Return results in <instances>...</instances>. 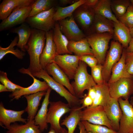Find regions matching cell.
<instances>
[{
    "label": "cell",
    "mask_w": 133,
    "mask_h": 133,
    "mask_svg": "<svg viewBox=\"0 0 133 133\" xmlns=\"http://www.w3.org/2000/svg\"><path fill=\"white\" fill-rule=\"evenodd\" d=\"M94 87L96 94L93 104L90 106H100L104 107L107 104L111 97L108 83L105 82L102 85L96 84Z\"/></svg>",
    "instance_id": "obj_30"
},
{
    "label": "cell",
    "mask_w": 133,
    "mask_h": 133,
    "mask_svg": "<svg viewBox=\"0 0 133 133\" xmlns=\"http://www.w3.org/2000/svg\"><path fill=\"white\" fill-rule=\"evenodd\" d=\"M80 118L81 121H86L90 123L105 126L113 130L103 106H90L84 108L81 112Z\"/></svg>",
    "instance_id": "obj_8"
},
{
    "label": "cell",
    "mask_w": 133,
    "mask_h": 133,
    "mask_svg": "<svg viewBox=\"0 0 133 133\" xmlns=\"http://www.w3.org/2000/svg\"><path fill=\"white\" fill-rule=\"evenodd\" d=\"M52 89L50 87L46 91L45 98L42 102L41 107L37 113L34 119L36 125L38 126L41 132L47 129V121L48 106L50 104L49 97Z\"/></svg>",
    "instance_id": "obj_21"
},
{
    "label": "cell",
    "mask_w": 133,
    "mask_h": 133,
    "mask_svg": "<svg viewBox=\"0 0 133 133\" xmlns=\"http://www.w3.org/2000/svg\"><path fill=\"white\" fill-rule=\"evenodd\" d=\"M0 81L10 92H13L24 87L14 83L8 78L6 72L0 71Z\"/></svg>",
    "instance_id": "obj_39"
},
{
    "label": "cell",
    "mask_w": 133,
    "mask_h": 133,
    "mask_svg": "<svg viewBox=\"0 0 133 133\" xmlns=\"http://www.w3.org/2000/svg\"><path fill=\"white\" fill-rule=\"evenodd\" d=\"M18 37L16 36L9 45L5 48L0 46V60H1L7 54L10 53L13 54L18 59H22L25 54L24 52L18 49H15L14 47L17 45Z\"/></svg>",
    "instance_id": "obj_35"
},
{
    "label": "cell",
    "mask_w": 133,
    "mask_h": 133,
    "mask_svg": "<svg viewBox=\"0 0 133 133\" xmlns=\"http://www.w3.org/2000/svg\"><path fill=\"white\" fill-rule=\"evenodd\" d=\"M53 32L52 29L46 32L45 45L40 59L41 67L44 69L48 64L53 62L57 55L56 47L53 40Z\"/></svg>",
    "instance_id": "obj_15"
},
{
    "label": "cell",
    "mask_w": 133,
    "mask_h": 133,
    "mask_svg": "<svg viewBox=\"0 0 133 133\" xmlns=\"http://www.w3.org/2000/svg\"><path fill=\"white\" fill-rule=\"evenodd\" d=\"M80 56L71 54L57 55L53 62L56 63L69 79H74L78 67Z\"/></svg>",
    "instance_id": "obj_12"
},
{
    "label": "cell",
    "mask_w": 133,
    "mask_h": 133,
    "mask_svg": "<svg viewBox=\"0 0 133 133\" xmlns=\"http://www.w3.org/2000/svg\"><path fill=\"white\" fill-rule=\"evenodd\" d=\"M30 72L34 77L43 79L49 87L66 100L71 108L81 104V99L72 95L64 86L55 81L45 69H42L36 72Z\"/></svg>",
    "instance_id": "obj_2"
},
{
    "label": "cell",
    "mask_w": 133,
    "mask_h": 133,
    "mask_svg": "<svg viewBox=\"0 0 133 133\" xmlns=\"http://www.w3.org/2000/svg\"><path fill=\"white\" fill-rule=\"evenodd\" d=\"M84 109L82 106L71 108L69 115L65 117L60 123L67 129L68 133H74L77 125L80 121L81 112Z\"/></svg>",
    "instance_id": "obj_28"
},
{
    "label": "cell",
    "mask_w": 133,
    "mask_h": 133,
    "mask_svg": "<svg viewBox=\"0 0 133 133\" xmlns=\"http://www.w3.org/2000/svg\"><path fill=\"white\" fill-rule=\"evenodd\" d=\"M25 110L15 111L5 108L3 103H0V125L3 128L9 127L12 123L17 121L26 123L28 120L22 117Z\"/></svg>",
    "instance_id": "obj_17"
},
{
    "label": "cell",
    "mask_w": 133,
    "mask_h": 133,
    "mask_svg": "<svg viewBox=\"0 0 133 133\" xmlns=\"http://www.w3.org/2000/svg\"><path fill=\"white\" fill-rule=\"evenodd\" d=\"M19 71L21 73L29 75L33 79V82L31 85L27 87H23L12 92L9 95L10 97L12 98V100L19 99L23 96L29 95L41 91H46L49 87L45 82L41 81L32 75L28 68H22L19 70Z\"/></svg>",
    "instance_id": "obj_11"
},
{
    "label": "cell",
    "mask_w": 133,
    "mask_h": 133,
    "mask_svg": "<svg viewBox=\"0 0 133 133\" xmlns=\"http://www.w3.org/2000/svg\"><path fill=\"white\" fill-rule=\"evenodd\" d=\"M68 49L70 52L79 56L86 55H94L87 39L85 37L78 41H69Z\"/></svg>",
    "instance_id": "obj_26"
},
{
    "label": "cell",
    "mask_w": 133,
    "mask_h": 133,
    "mask_svg": "<svg viewBox=\"0 0 133 133\" xmlns=\"http://www.w3.org/2000/svg\"><path fill=\"white\" fill-rule=\"evenodd\" d=\"M84 125L86 133H118L108 127L100 125L90 123L86 121H81Z\"/></svg>",
    "instance_id": "obj_37"
},
{
    "label": "cell",
    "mask_w": 133,
    "mask_h": 133,
    "mask_svg": "<svg viewBox=\"0 0 133 133\" xmlns=\"http://www.w3.org/2000/svg\"><path fill=\"white\" fill-rule=\"evenodd\" d=\"M55 1L53 0H35L32 4L31 10L29 17L34 16L54 7Z\"/></svg>",
    "instance_id": "obj_34"
},
{
    "label": "cell",
    "mask_w": 133,
    "mask_h": 133,
    "mask_svg": "<svg viewBox=\"0 0 133 133\" xmlns=\"http://www.w3.org/2000/svg\"><path fill=\"white\" fill-rule=\"evenodd\" d=\"M45 40L46 32L32 29L26 48L30 57V63L28 69L31 73L42 69L40 64V59L45 46Z\"/></svg>",
    "instance_id": "obj_1"
},
{
    "label": "cell",
    "mask_w": 133,
    "mask_h": 133,
    "mask_svg": "<svg viewBox=\"0 0 133 133\" xmlns=\"http://www.w3.org/2000/svg\"><path fill=\"white\" fill-rule=\"evenodd\" d=\"M125 64L128 72L133 75V52H128L126 51Z\"/></svg>",
    "instance_id": "obj_42"
},
{
    "label": "cell",
    "mask_w": 133,
    "mask_h": 133,
    "mask_svg": "<svg viewBox=\"0 0 133 133\" xmlns=\"http://www.w3.org/2000/svg\"><path fill=\"white\" fill-rule=\"evenodd\" d=\"M47 113V121L50 126V129L61 133L66 129L61 126L60 120L64 115L70 112L71 108L69 105L61 101L50 102Z\"/></svg>",
    "instance_id": "obj_5"
},
{
    "label": "cell",
    "mask_w": 133,
    "mask_h": 133,
    "mask_svg": "<svg viewBox=\"0 0 133 133\" xmlns=\"http://www.w3.org/2000/svg\"><path fill=\"white\" fill-rule=\"evenodd\" d=\"M6 133H41L38 126L35 125L34 119L28 120L26 123L20 124L13 123L8 127Z\"/></svg>",
    "instance_id": "obj_29"
},
{
    "label": "cell",
    "mask_w": 133,
    "mask_h": 133,
    "mask_svg": "<svg viewBox=\"0 0 133 133\" xmlns=\"http://www.w3.org/2000/svg\"><path fill=\"white\" fill-rule=\"evenodd\" d=\"M58 21L61 31L69 41H78L85 38L72 16Z\"/></svg>",
    "instance_id": "obj_14"
},
{
    "label": "cell",
    "mask_w": 133,
    "mask_h": 133,
    "mask_svg": "<svg viewBox=\"0 0 133 133\" xmlns=\"http://www.w3.org/2000/svg\"><path fill=\"white\" fill-rule=\"evenodd\" d=\"M80 60L85 63L91 68L98 64V60L94 55H86L80 56Z\"/></svg>",
    "instance_id": "obj_41"
},
{
    "label": "cell",
    "mask_w": 133,
    "mask_h": 133,
    "mask_svg": "<svg viewBox=\"0 0 133 133\" xmlns=\"http://www.w3.org/2000/svg\"><path fill=\"white\" fill-rule=\"evenodd\" d=\"M103 107L113 130L118 132L122 113L118 99L111 97L107 104Z\"/></svg>",
    "instance_id": "obj_16"
},
{
    "label": "cell",
    "mask_w": 133,
    "mask_h": 133,
    "mask_svg": "<svg viewBox=\"0 0 133 133\" xmlns=\"http://www.w3.org/2000/svg\"></svg>",
    "instance_id": "obj_55"
},
{
    "label": "cell",
    "mask_w": 133,
    "mask_h": 133,
    "mask_svg": "<svg viewBox=\"0 0 133 133\" xmlns=\"http://www.w3.org/2000/svg\"><path fill=\"white\" fill-rule=\"evenodd\" d=\"M130 103L132 105L133 107V97H131Z\"/></svg>",
    "instance_id": "obj_52"
},
{
    "label": "cell",
    "mask_w": 133,
    "mask_h": 133,
    "mask_svg": "<svg viewBox=\"0 0 133 133\" xmlns=\"http://www.w3.org/2000/svg\"><path fill=\"white\" fill-rule=\"evenodd\" d=\"M118 20L129 29L133 27V5L131 3L125 14Z\"/></svg>",
    "instance_id": "obj_38"
},
{
    "label": "cell",
    "mask_w": 133,
    "mask_h": 133,
    "mask_svg": "<svg viewBox=\"0 0 133 133\" xmlns=\"http://www.w3.org/2000/svg\"><path fill=\"white\" fill-rule=\"evenodd\" d=\"M86 0H80L66 7H58L54 15L53 19L55 22L65 19L72 16L74 11L79 6L83 4Z\"/></svg>",
    "instance_id": "obj_33"
},
{
    "label": "cell",
    "mask_w": 133,
    "mask_h": 133,
    "mask_svg": "<svg viewBox=\"0 0 133 133\" xmlns=\"http://www.w3.org/2000/svg\"><path fill=\"white\" fill-rule=\"evenodd\" d=\"M78 125L80 131L79 133H86L84 127L81 121L79 123Z\"/></svg>",
    "instance_id": "obj_47"
},
{
    "label": "cell",
    "mask_w": 133,
    "mask_h": 133,
    "mask_svg": "<svg viewBox=\"0 0 133 133\" xmlns=\"http://www.w3.org/2000/svg\"><path fill=\"white\" fill-rule=\"evenodd\" d=\"M93 9L96 14L101 16L114 22H119L113 13L111 8V0H99Z\"/></svg>",
    "instance_id": "obj_31"
},
{
    "label": "cell",
    "mask_w": 133,
    "mask_h": 133,
    "mask_svg": "<svg viewBox=\"0 0 133 133\" xmlns=\"http://www.w3.org/2000/svg\"><path fill=\"white\" fill-rule=\"evenodd\" d=\"M32 4L14 10L0 24V31L8 29L25 22L29 16Z\"/></svg>",
    "instance_id": "obj_10"
},
{
    "label": "cell",
    "mask_w": 133,
    "mask_h": 133,
    "mask_svg": "<svg viewBox=\"0 0 133 133\" xmlns=\"http://www.w3.org/2000/svg\"><path fill=\"white\" fill-rule=\"evenodd\" d=\"M46 91H41L33 94L24 96L26 99L27 106L24 110L28 115V120H34L36 116L40 101L45 96Z\"/></svg>",
    "instance_id": "obj_24"
},
{
    "label": "cell",
    "mask_w": 133,
    "mask_h": 133,
    "mask_svg": "<svg viewBox=\"0 0 133 133\" xmlns=\"http://www.w3.org/2000/svg\"><path fill=\"white\" fill-rule=\"evenodd\" d=\"M126 50L127 52H133V37L132 38Z\"/></svg>",
    "instance_id": "obj_46"
},
{
    "label": "cell",
    "mask_w": 133,
    "mask_h": 133,
    "mask_svg": "<svg viewBox=\"0 0 133 133\" xmlns=\"http://www.w3.org/2000/svg\"><path fill=\"white\" fill-rule=\"evenodd\" d=\"M123 48L118 42H111L110 47L103 65L102 74L104 81L108 82L110 78L112 69L120 60Z\"/></svg>",
    "instance_id": "obj_7"
},
{
    "label": "cell",
    "mask_w": 133,
    "mask_h": 133,
    "mask_svg": "<svg viewBox=\"0 0 133 133\" xmlns=\"http://www.w3.org/2000/svg\"><path fill=\"white\" fill-rule=\"evenodd\" d=\"M98 0H86L83 4L88 7L93 8L98 3Z\"/></svg>",
    "instance_id": "obj_45"
},
{
    "label": "cell",
    "mask_w": 133,
    "mask_h": 133,
    "mask_svg": "<svg viewBox=\"0 0 133 133\" xmlns=\"http://www.w3.org/2000/svg\"><path fill=\"white\" fill-rule=\"evenodd\" d=\"M4 91H10L3 84H0V92Z\"/></svg>",
    "instance_id": "obj_49"
},
{
    "label": "cell",
    "mask_w": 133,
    "mask_h": 133,
    "mask_svg": "<svg viewBox=\"0 0 133 133\" xmlns=\"http://www.w3.org/2000/svg\"><path fill=\"white\" fill-rule=\"evenodd\" d=\"M130 4V0H111L112 11L117 19L125 14Z\"/></svg>",
    "instance_id": "obj_36"
},
{
    "label": "cell",
    "mask_w": 133,
    "mask_h": 133,
    "mask_svg": "<svg viewBox=\"0 0 133 133\" xmlns=\"http://www.w3.org/2000/svg\"><path fill=\"white\" fill-rule=\"evenodd\" d=\"M87 66L86 63L80 60L74 78V81L72 84L75 96L79 99L83 98L85 90H88L97 84L92 76L88 73Z\"/></svg>",
    "instance_id": "obj_3"
},
{
    "label": "cell",
    "mask_w": 133,
    "mask_h": 133,
    "mask_svg": "<svg viewBox=\"0 0 133 133\" xmlns=\"http://www.w3.org/2000/svg\"><path fill=\"white\" fill-rule=\"evenodd\" d=\"M102 65L98 64L95 66L91 68V76L97 84H102L105 82L102 74Z\"/></svg>",
    "instance_id": "obj_40"
},
{
    "label": "cell",
    "mask_w": 133,
    "mask_h": 133,
    "mask_svg": "<svg viewBox=\"0 0 133 133\" xmlns=\"http://www.w3.org/2000/svg\"><path fill=\"white\" fill-rule=\"evenodd\" d=\"M111 97L128 99L133 95V78H124L108 83Z\"/></svg>",
    "instance_id": "obj_9"
},
{
    "label": "cell",
    "mask_w": 133,
    "mask_h": 133,
    "mask_svg": "<svg viewBox=\"0 0 133 133\" xmlns=\"http://www.w3.org/2000/svg\"><path fill=\"white\" fill-rule=\"evenodd\" d=\"M130 1L132 5H133V0H130Z\"/></svg>",
    "instance_id": "obj_53"
},
{
    "label": "cell",
    "mask_w": 133,
    "mask_h": 133,
    "mask_svg": "<svg viewBox=\"0 0 133 133\" xmlns=\"http://www.w3.org/2000/svg\"><path fill=\"white\" fill-rule=\"evenodd\" d=\"M60 1L61 3L63 5L69 4H72L75 2L73 0H61Z\"/></svg>",
    "instance_id": "obj_48"
},
{
    "label": "cell",
    "mask_w": 133,
    "mask_h": 133,
    "mask_svg": "<svg viewBox=\"0 0 133 133\" xmlns=\"http://www.w3.org/2000/svg\"><path fill=\"white\" fill-rule=\"evenodd\" d=\"M75 17L84 30L90 28L93 24L96 14L93 8L83 4L75 10Z\"/></svg>",
    "instance_id": "obj_19"
},
{
    "label": "cell",
    "mask_w": 133,
    "mask_h": 133,
    "mask_svg": "<svg viewBox=\"0 0 133 133\" xmlns=\"http://www.w3.org/2000/svg\"><path fill=\"white\" fill-rule=\"evenodd\" d=\"M118 101L122 111L118 133H132L133 132V107L128 99L121 98Z\"/></svg>",
    "instance_id": "obj_13"
},
{
    "label": "cell",
    "mask_w": 133,
    "mask_h": 133,
    "mask_svg": "<svg viewBox=\"0 0 133 133\" xmlns=\"http://www.w3.org/2000/svg\"><path fill=\"white\" fill-rule=\"evenodd\" d=\"M56 82L65 87L72 95L75 96L72 85L67 76L58 66L54 62L48 64L45 69Z\"/></svg>",
    "instance_id": "obj_18"
},
{
    "label": "cell",
    "mask_w": 133,
    "mask_h": 133,
    "mask_svg": "<svg viewBox=\"0 0 133 133\" xmlns=\"http://www.w3.org/2000/svg\"><path fill=\"white\" fill-rule=\"evenodd\" d=\"M132 133H133V132Z\"/></svg>",
    "instance_id": "obj_54"
},
{
    "label": "cell",
    "mask_w": 133,
    "mask_h": 133,
    "mask_svg": "<svg viewBox=\"0 0 133 133\" xmlns=\"http://www.w3.org/2000/svg\"><path fill=\"white\" fill-rule=\"evenodd\" d=\"M53 31V40L56 46L57 55L72 54L68 49L69 41L61 32L57 21L56 22Z\"/></svg>",
    "instance_id": "obj_23"
},
{
    "label": "cell",
    "mask_w": 133,
    "mask_h": 133,
    "mask_svg": "<svg viewBox=\"0 0 133 133\" xmlns=\"http://www.w3.org/2000/svg\"><path fill=\"white\" fill-rule=\"evenodd\" d=\"M47 133H68V131L65 129L64 131L61 133H57L53 130L50 129V131Z\"/></svg>",
    "instance_id": "obj_50"
},
{
    "label": "cell",
    "mask_w": 133,
    "mask_h": 133,
    "mask_svg": "<svg viewBox=\"0 0 133 133\" xmlns=\"http://www.w3.org/2000/svg\"><path fill=\"white\" fill-rule=\"evenodd\" d=\"M82 98L81 99V103L84 108L92 105L93 101L87 94L84 95Z\"/></svg>",
    "instance_id": "obj_43"
},
{
    "label": "cell",
    "mask_w": 133,
    "mask_h": 133,
    "mask_svg": "<svg viewBox=\"0 0 133 133\" xmlns=\"http://www.w3.org/2000/svg\"><path fill=\"white\" fill-rule=\"evenodd\" d=\"M113 37V34L105 33L102 34L94 33L87 38L94 55L98 60V64L103 65L109 42Z\"/></svg>",
    "instance_id": "obj_4"
},
{
    "label": "cell",
    "mask_w": 133,
    "mask_h": 133,
    "mask_svg": "<svg viewBox=\"0 0 133 133\" xmlns=\"http://www.w3.org/2000/svg\"><path fill=\"white\" fill-rule=\"evenodd\" d=\"M25 22L11 30V33H16L18 35V41L17 46L24 52L26 51L27 45L31 34L32 29Z\"/></svg>",
    "instance_id": "obj_27"
},
{
    "label": "cell",
    "mask_w": 133,
    "mask_h": 133,
    "mask_svg": "<svg viewBox=\"0 0 133 133\" xmlns=\"http://www.w3.org/2000/svg\"><path fill=\"white\" fill-rule=\"evenodd\" d=\"M114 22L104 17L96 14L93 24L95 33L102 34L109 33L113 34Z\"/></svg>",
    "instance_id": "obj_32"
},
{
    "label": "cell",
    "mask_w": 133,
    "mask_h": 133,
    "mask_svg": "<svg viewBox=\"0 0 133 133\" xmlns=\"http://www.w3.org/2000/svg\"><path fill=\"white\" fill-rule=\"evenodd\" d=\"M113 37L123 48L126 49L132 38L130 29L119 21L118 22H114Z\"/></svg>",
    "instance_id": "obj_25"
},
{
    "label": "cell",
    "mask_w": 133,
    "mask_h": 133,
    "mask_svg": "<svg viewBox=\"0 0 133 133\" xmlns=\"http://www.w3.org/2000/svg\"><path fill=\"white\" fill-rule=\"evenodd\" d=\"M56 11L54 7L33 17H28L25 22L32 29L47 32L52 30L56 22L53 19Z\"/></svg>",
    "instance_id": "obj_6"
},
{
    "label": "cell",
    "mask_w": 133,
    "mask_h": 133,
    "mask_svg": "<svg viewBox=\"0 0 133 133\" xmlns=\"http://www.w3.org/2000/svg\"><path fill=\"white\" fill-rule=\"evenodd\" d=\"M35 0H3L0 4V19L6 18L15 9L32 4Z\"/></svg>",
    "instance_id": "obj_20"
},
{
    "label": "cell",
    "mask_w": 133,
    "mask_h": 133,
    "mask_svg": "<svg viewBox=\"0 0 133 133\" xmlns=\"http://www.w3.org/2000/svg\"><path fill=\"white\" fill-rule=\"evenodd\" d=\"M96 94V91L94 86L90 88L88 90L87 95L93 101L95 98Z\"/></svg>",
    "instance_id": "obj_44"
},
{
    "label": "cell",
    "mask_w": 133,
    "mask_h": 133,
    "mask_svg": "<svg viewBox=\"0 0 133 133\" xmlns=\"http://www.w3.org/2000/svg\"><path fill=\"white\" fill-rule=\"evenodd\" d=\"M126 52V49L123 48L120 60L112 69L111 74L108 83H112L124 78H133V75L129 74L126 68L125 64Z\"/></svg>",
    "instance_id": "obj_22"
},
{
    "label": "cell",
    "mask_w": 133,
    "mask_h": 133,
    "mask_svg": "<svg viewBox=\"0 0 133 133\" xmlns=\"http://www.w3.org/2000/svg\"><path fill=\"white\" fill-rule=\"evenodd\" d=\"M130 30L131 34L132 37H133V27L130 29Z\"/></svg>",
    "instance_id": "obj_51"
}]
</instances>
